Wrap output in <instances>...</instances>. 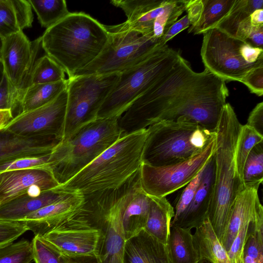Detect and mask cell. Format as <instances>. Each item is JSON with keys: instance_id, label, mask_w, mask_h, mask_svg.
Segmentation results:
<instances>
[{"instance_id": "6da1fadb", "label": "cell", "mask_w": 263, "mask_h": 263, "mask_svg": "<svg viewBox=\"0 0 263 263\" xmlns=\"http://www.w3.org/2000/svg\"><path fill=\"white\" fill-rule=\"evenodd\" d=\"M41 47L68 76L73 77L100 54L108 40L104 25L83 12H70L46 29Z\"/></svg>"}, {"instance_id": "7a4b0ae2", "label": "cell", "mask_w": 263, "mask_h": 263, "mask_svg": "<svg viewBox=\"0 0 263 263\" xmlns=\"http://www.w3.org/2000/svg\"><path fill=\"white\" fill-rule=\"evenodd\" d=\"M242 125L233 107L227 103L215 131L214 180L208 213L209 221L219 240L228 225L235 198L246 187L237 173L235 161Z\"/></svg>"}, {"instance_id": "3957f363", "label": "cell", "mask_w": 263, "mask_h": 263, "mask_svg": "<svg viewBox=\"0 0 263 263\" xmlns=\"http://www.w3.org/2000/svg\"><path fill=\"white\" fill-rule=\"evenodd\" d=\"M147 128L120 137L69 180L57 187L84 196L117 188L140 168Z\"/></svg>"}, {"instance_id": "277c9868", "label": "cell", "mask_w": 263, "mask_h": 263, "mask_svg": "<svg viewBox=\"0 0 263 263\" xmlns=\"http://www.w3.org/2000/svg\"><path fill=\"white\" fill-rule=\"evenodd\" d=\"M140 186L139 171L117 188L84 196L85 202L78 214L100 230L97 255L101 263H123L125 239L122 216Z\"/></svg>"}, {"instance_id": "5b68a950", "label": "cell", "mask_w": 263, "mask_h": 263, "mask_svg": "<svg viewBox=\"0 0 263 263\" xmlns=\"http://www.w3.org/2000/svg\"><path fill=\"white\" fill-rule=\"evenodd\" d=\"M118 119L97 118L61 140L54 147L49 157L48 166L60 185L121 137Z\"/></svg>"}, {"instance_id": "8992f818", "label": "cell", "mask_w": 263, "mask_h": 263, "mask_svg": "<svg viewBox=\"0 0 263 263\" xmlns=\"http://www.w3.org/2000/svg\"><path fill=\"white\" fill-rule=\"evenodd\" d=\"M147 131L142 162L154 167L190 159L216 138V132L185 119L159 122L148 126Z\"/></svg>"}, {"instance_id": "52a82bcc", "label": "cell", "mask_w": 263, "mask_h": 263, "mask_svg": "<svg viewBox=\"0 0 263 263\" xmlns=\"http://www.w3.org/2000/svg\"><path fill=\"white\" fill-rule=\"evenodd\" d=\"M182 56L176 65L119 118L121 137L155 124L167 107L202 75Z\"/></svg>"}, {"instance_id": "ba28073f", "label": "cell", "mask_w": 263, "mask_h": 263, "mask_svg": "<svg viewBox=\"0 0 263 263\" xmlns=\"http://www.w3.org/2000/svg\"><path fill=\"white\" fill-rule=\"evenodd\" d=\"M181 57L167 44L120 73L119 80L101 107L97 118H119L139 97L171 71Z\"/></svg>"}, {"instance_id": "9c48e42d", "label": "cell", "mask_w": 263, "mask_h": 263, "mask_svg": "<svg viewBox=\"0 0 263 263\" xmlns=\"http://www.w3.org/2000/svg\"><path fill=\"white\" fill-rule=\"evenodd\" d=\"M120 73L68 78L63 139L97 119L99 111L119 80Z\"/></svg>"}, {"instance_id": "30bf717a", "label": "cell", "mask_w": 263, "mask_h": 263, "mask_svg": "<svg viewBox=\"0 0 263 263\" xmlns=\"http://www.w3.org/2000/svg\"><path fill=\"white\" fill-rule=\"evenodd\" d=\"M106 30L108 40L103 50L93 61L77 72L73 77L120 73L142 61L165 45L161 39L134 31Z\"/></svg>"}, {"instance_id": "8fae6325", "label": "cell", "mask_w": 263, "mask_h": 263, "mask_svg": "<svg viewBox=\"0 0 263 263\" xmlns=\"http://www.w3.org/2000/svg\"><path fill=\"white\" fill-rule=\"evenodd\" d=\"M244 42L217 28L204 32L200 54L205 69L226 83L240 82L248 71L263 65V60L254 64L245 61L241 53Z\"/></svg>"}, {"instance_id": "7c38bea8", "label": "cell", "mask_w": 263, "mask_h": 263, "mask_svg": "<svg viewBox=\"0 0 263 263\" xmlns=\"http://www.w3.org/2000/svg\"><path fill=\"white\" fill-rule=\"evenodd\" d=\"M216 138L199 154L181 163L154 167L142 163L140 181L148 196L163 197L189 183L202 170L214 153Z\"/></svg>"}, {"instance_id": "4fadbf2b", "label": "cell", "mask_w": 263, "mask_h": 263, "mask_svg": "<svg viewBox=\"0 0 263 263\" xmlns=\"http://www.w3.org/2000/svg\"><path fill=\"white\" fill-rule=\"evenodd\" d=\"M41 48V36L30 41L23 31L3 39L1 61L18 109Z\"/></svg>"}, {"instance_id": "5bb4252c", "label": "cell", "mask_w": 263, "mask_h": 263, "mask_svg": "<svg viewBox=\"0 0 263 263\" xmlns=\"http://www.w3.org/2000/svg\"><path fill=\"white\" fill-rule=\"evenodd\" d=\"M67 101L66 89L42 107L18 114L3 130L25 137H50L61 141Z\"/></svg>"}, {"instance_id": "9a60e30c", "label": "cell", "mask_w": 263, "mask_h": 263, "mask_svg": "<svg viewBox=\"0 0 263 263\" xmlns=\"http://www.w3.org/2000/svg\"><path fill=\"white\" fill-rule=\"evenodd\" d=\"M41 237L63 255L97 254L100 231L76 215L61 227Z\"/></svg>"}, {"instance_id": "2e32d148", "label": "cell", "mask_w": 263, "mask_h": 263, "mask_svg": "<svg viewBox=\"0 0 263 263\" xmlns=\"http://www.w3.org/2000/svg\"><path fill=\"white\" fill-rule=\"evenodd\" d=\"M84 196L72 192L66 198L40 209L26 216L24 221L34 236H43L72 218L83 206Z\"/></svg>"}, {"instance_id": "e0dca14e", "label": "cell", "mask_w": 263, "mask_h": 263, "mask_svg": "<svg viewBox=\"0 0 263 263\" xmlns=\"http://www.w3.org/2000/svg\"><path fill=\"white\" fill-rule=\"evenodd\" d=\"M59 185L52 173L47 168L4 172L0 173V205L27 194L35 187L46 192Z\"/></svg>"}, {"instance_id": "ac0fdd59", "label": "cell", "mask_w": 263, "mask_h": 263, "mask_svg": "<svg viewBox=\"0 0 263 263\" xmlns=\"http://www.w3.org/2000/svg\"><path fill=\"white\" fill-rule=\"evenodd\" d=\"M50 137H25L0 130V165L19 159L49 155L60 142Z\"/></svg>"}, {"instance_id": "d6986e66", "label": "cell", "mask_w": 263, "mask_h": 263, "mask_svg": "<svg viewBox=\"0 0 263 263\" xmlns=\"http://www.w3.org/2000/svg\"><path fill=\"white\" fill-rule=\"evenodd\" d=\"M215 174L214 154L206 164L195 195L184 212L171 227L176 226L190 230L201 226L208 218L213 193Z\"/></svg>"}, {"instance_id": "ffe728a7", "label": "cell", "mask_w": 263, "mask_h": 263, "mask_svg": "<svg viewBox=\"0 0 263 263\" xmlns=\"http://www.w3.org/2000/svg\"><path fill=\"white\" fill-rule=\"evenodd\" d=\"M164 0H125L121 9L127 16L124 23L104 25L108 30L134 31L143 35H153L154 22L161 11Z\"/></svg>"}, {"instance_id": "44dd1931", "label": "cell", "mask_w": 263, "mask_h": 263, "mask_svg": "<svg viewBox=\"0 0 263 263\" xmlns=\"http://www.w3.org/2000/svg\"><path fill=\"white\" fill-rule=\"evenodd\" d=\"M259 186V184L246 186L235 198L228 225L219 240L227 252L241 226L256 216L261 204L258 194Z\"/></svg>"}, {"instance_id": "7402d4cb", "label": "cell", "mask_w": 263, "mask_h": 263, "mask_svg": "<svg viewBox=\"0 0 263 263\" xmlns=\"http://www.w3.org/2000/svg\"><path fill=\"white\" fill-rule=\"evenodd\" d=\"M123 263H171L167 245L143 229L125 241Z\"/></svg>"}, {"instance_id": "603a6c76", "label": "cell", "mask_w": 263, "mask_h": 263, "mask_svg": "<svg viewBox=\"0 0 263 263\" xmlns=\"http://www.w3.org/2000/svg\"><path fill=\"white\" fill-rule=\"evenodd\" d=\"M71 193L55 187L38 196L23 194L0 205V220L21 221L30 213L61 200Z\"/></svg>"}, {"instance_id": "cb8c5ba5", "label": "cell", "mask_w": 263, "mask_h": 263, "mask_svg": "<svg viewBox=\"0 0 263 263\" xmlns=\"http://www.w3.org/2000/svg\"><path fill=\"white\" fill-rule=\"evenodd\" d=\"M33 21L28 0H0V36L3 39L31 27Z\"/></svg>"}, {"instance_id": "d4e9b609", "label": "cell", "mask_w": 263, "mask_h": 263, "mask_svg": "<svg viewBox=\"0 0 263 263\" xmlns=\"http://www.w3.org/2000/svg\"><path fill=\"white\" fill-rule=\"evenodd\" d=\"M150 197L149 210L144 230L163 243L167 245L171 223L175 215L174 207L166 197Z\"/></svg>"}, {"instance_id": "484cf974", "label": "cell", "mask_w": 263, "mask_h": 263, "mask_svg": "<svg viewBox=\"0 0 263 263\" xmlns=\"http://www.w3.org/2000/svg\"><path fill=\"white\" fill-rule=\"evenodd\" d=\"M151 197L140 187L123 213L122 225L125 241L144 229L149 210Z\"/></svg>"}, {"instance_id": "4316f807", "label": "cell", "mask_w": 263, "mask_h": 263, "mask_svg": "<svg viewBox=\"0 0 263 263\" xmlns=\"http://www.w3.org/2000/svg\"><path fill=\"white\" fill-rule=\"evenodd\" d=\"M193 238L199 254L200 262L231 263L227 251L216 236L208 218L195 229Z\"/></svg>"}, {"instance_id": "83f0119b", "label": "cell", "mask_w": 263, "mask_h": 263, "mask_svg": "<svg viewBox=\"0 0 263 263\" xmlns=\"http://www.w3.org/2000/svg\"><path fill=\"white\" fill-rule=\"evenodd\" d=\"M171 263H199L191 230L172 226L167 242Z\"/></svg>"}, {"instance_id": "f1b7e54d", "label": "cell", "mask_w": 263, "mask_h": 263, "mask_svg": "<svg viewBox=\"0 0 263 263\" xmlns=\"http://www.w3.org/2000/svg\"><path fill=\"white\" fill-rule=\"evenodd\" d=\"M67 83L66 79L55 83L29 86L22 94L18 114L37 108L52 102L66 89Z\"/></svg>"}, {"instance_id": "f546056e", "label": "cell", "mask_w": 263, "mask_h": 263, "mask_svg": "<svg viewBox=\"0 0 263 263\" xmlns=\"http://www.w3.org/2000/svg\"><path fill=\"white\" fill-rule=\"evenodd\" d=\"M235 0H202L203 8L201 17L194 26H190L189 33L203 34L214 28L229 12Z\"/></svg>"}, {"instance_id": "4dcf8cb0", "label": "cell", "mask_w": 263, "mask_h": 263, "mask_svg": "<svg viewBox=\"0 0 263 263\" xmlns=\"http://www.w3.org/2000/svg\"><path fill=\"white\" fill-rule=\"evenodd\" d=\"M243 263H263V207L250 223L243 250Z\"/></svg>"}, {"instance_id": "1f68e13d", "label": "cell", "mask_w": 263, "mask_h": 263, "mask_svg": "<svg viewBox=\"0 0 263 263\" xmlns=\"http://www.w3.org/2000/svg\"><path fill=\"white\" fill-rule=\"evenodd\" d=\"M259 9H263V0H235L228 14L214 28L236 37L239 24Z\"/></svg>"}, {"instance_id": "d6a6232c", "label": "cell", "mask_w": 263, "mask_h": 263, "mask_svg": "<svg viewBox=\"0 0 263 263\" xmlns=\"http://www.w3.org/2000/svg\"><path fill=\"white\" fill-rule=\"evenodd\" d=\"M42 27L48 29L67 16L68 11L64 0H28Z\"/></svg>"}, {"instance_id": "836d02e7", "label": "cell", "mask_w": 263, "mask_h": 263, "mask_svg": "<svg viewBox=\"0 0 263 263\" xmlns=\"http://www.w3.org/2000/svg\"><path fill=\"white\" fill-rule=\"evenodd\" d=\"M65 80L63 69L45 54L36 60L30 74L28 87L33 84L52 83Z\"/></svg>"}, {"instance_id": "e575fe53", "label": "cell", "mask_w": 263, "mask_h": 263, "mask_svg": "<svg viewBox=\"0 0 263 263\" xmlns=\"http://www.w3.org/2000/svg\"><path fill=\"white\" fill-rule=\"evenodd\" d=\"M187 2V0H164L162 9L154 23L153 35L155 38L161 39L185 11Z\"/></svg>"}, {"instance_id": "d590c367", "label": "cell", "mask_w": 263, "mask_h": 263, "mask_svg": "<svg viewBox=\"0 0 263 263\" xmlns=\"http://www.w3.org/2000/svg\"><path fill=\"white\" fill-rule=\"evenodd\" d=\"M262 141V136L247 125H242L235 148V161L237 173L242 181L247 158L254 146Z\"/></svg>"}, {"instance_id": "8d00e7d4", "label": "cell", "mask_w": 263, "mask_h": 263, "mask_svg": "<svg viewBox=\"0 0 263 263\" xmlns=\"http://www.w3.org/2000/svg\"><path fill=\"white\" fill-rule=\"evenodd\" d=\"M245 186L261 184L263 181V141L254 146L245 161L242 174Z\"/></svg>"}, {"instance_id": "74e56055", "label": "cell", "mask_w": 263, "mask_h": 263, "mask_svg": "<svg viewBox=\"0 0 263 263\" xmlns=\"http://www.w3.org/2000/svg\"><path fill=\"white\" fill-rule=\"evenodd\" d=\"M33 260L31 241L22 239L0 249V263H31Z\"/></svg>"}, {"instance_id": "f35d334b", "label": "cell", "mask_w": 263, "mask_h": 263, "mask_svg": "<svg viewBox=\"0 0 263 263\" xmlns=\"http://www.w3.org/2000/svg\"><path fill=\"white\" fill-rule=\"evenodd\" d=\"M31 242L35 263H63L62 254L42 237L34 236Z\"/></svg>"}, {"instance_id": "ab89813d", "label": "cell", "mask_w": 263, "mask_h": 263, "mask_svg": "<svg viewBox=\"0 0 263 263\" xmlns=\"http://www.w3.org/2000/svg\"><path fill=\"white\" fill-rule=\"evenodd\" d=\"M205 166L189 183L185 185V187L178 198L174 208L175 215L171 223L178 219L191 202L199 185Z\"/></svg>"}, {"instance_id": "60d3db41", "label": "cell", "mask_w": 263, "mask_h": 263, "mask_svg": "<svg viewBox=\"0 0 263 263\" xmlns=\"http://www.w3.org/2000/svg\"><path fill=\"white\" fill-rule=\"evenodd\" d=\"M27 231L24 221L0 220V249L13 243Z\"/></svg>"}, {"instance_id": "b9f144b4", "label": "cell", "mask_w": 263, "mask_h": 263, "mask_svg": "<svg viewBox=\"0 0 263 263\" xmlns=\"http://www.w3.org/2000/svg\"><path fill=\"white\" fill-rule=\"evenodd\" d=\"M49 155L50 154L39 157L22 158L1 164L0 173L24 169L45 168L49 170L48 166Z\"/></svg>"}, {"instance_id": "7bdbcfd3", "label": "cell", "mask_w": 263, "mask_h": 263, "mask_svg": "<svg viewBox=\"0 0 263 263\" xmlns=\"http://www.w3.org/2000/svg\"><path fill=\"white\" fill-rule=\"evenodd\" d=\"M251 92L258 96L263 95V65L256 66L248 71L240 82Z\"/></svg>"}, {"instance_id": "ee69618b", "label": "cell", "mask_w": 263, "mask_h": 263, "mask_svg": "<svg viewBox=\"0 0 263 263\" xmlns=\"http://www.w3.org/2000/svg\"><path fill=\"white\" fill-rule=\"evenodd\" d=\"M17 107L10 84L5 77L0 83V109H10L13 111Z\"/></svg>"}, {"instance_id": "f6af8a7d", "label": "cell", "mask_w": 263, "mask_h": 263, "mask_svg": "<svg viewBox=\"0 0 263 263\" xmlns=\"http://www.w3.org/2000/svg\"><path fill=\"white\" fill-rule=\"evenodd\" d=\"M263 136V102L258 103L250 112L246 124Z\"/></svg>"}, {"instance_id": "bcb514c9", "label": "cell", "mask_w": 263, "mask_h": 263, "mask_svg": "<svg viewBox=\"0 0 263 263\" xmlns=\"http://www.w3.org/2000/svg\"><path fill=\"white\" fill-rule=\"evenodd\" d=\"M202 0H187L185 11L191 23L190 26H195L199 21L203 11Z\"/></svg>"}, {"instance_id": "7dc6e473", "label": "cell", "mask_w": 263, "mask_h": 263, "mask_svg": "<svg viewBox=\"0 0 263 263\" xmlns=\"http://www.w3.org/2000/svg\"><path fill=\"white\" fill-rule=\"evenodd\" d=\"M191 23L187 15H185L178 21L175 22L167 30L161 37L162 42L166 44V42L173 38L183 30L190 27Z\"/></svg>"}, {"instance_id": "c3c4849f", "label": "cell", "mask_w": 263, "mask_h": 263, "mask_svg": "<svg viewBox=\"0 0 263 263\" xmlns=\"http://www.w3.org/2000/svg\"><path fill=\"white\" fill-rule=\"evenodd\" d=\"M62 257L63 263H101L96 254L78 256L62 254Z\"/></svg>"}, {"instance_id": "681fc988", "label": "cell", "mask_w": 263, "mask_h": 263, "mask_svg": "<svg viewBox=\"0 0 263 263\" xmlns=\"http://www.w3.org/2000/svg\"><path fill=\"white\" fill-rule=\"evenodd\" d=\"M13 117L11 109H0V130L3 129Z\"/></svg>"}, {"instance_id": "f907efd6", "label": "cell", "mask_w": 263, "mask_h": 263, "mask_svg": "<svg viewBox=\"0 0 263 263\" xmlns=\"http://www.w3.org/2000/svg\"><path fill=\"white\" fill-rule=\"evenodd\" d=\"M250 22L253 26L263 25V9L254 11L250 16Z\"/></svg>"}, {"instance_id": "816d5d0a", "label": "cell", "mask_w": 263, "mask_h": 263, "mask_svg": "<svg viewBox=\"0 0 263 263\" xmlns=\"http://www.w3.org/2000/svg\"><path fill=\"white\" fill-rule=\"evenodd\" d=\"M4 76V68L1 61L0 60V83Z\"/></svg>"}, {"instance_id": "f5cc1de1", "label": "cell", "mask_w": 263, "mask_h": 263, "mask_svg": "<svg viewBox=\"0 0 263 263\" xmlns=\"http://www.w3.org/2000/svg\"><path fill=\"white\" fill-rule=\"evenodd\" d=\"M3 44V38L0 36V60H1V53H2Z\"/></svg>"}, {"instance_id": "db71d44e", "label": "cell", "mask_w": 263, "mask_h": 263, "mask_svg": "<svg viewBox=\"0 0 263 263\" xmlns=\"http://www.w3.org/2000/svg\"><path fill=\"white\" fill-rule=\"evenodd\" d=\"M199 263H209V262L208 261H201Z\"/></svg>"}]
</instances>
